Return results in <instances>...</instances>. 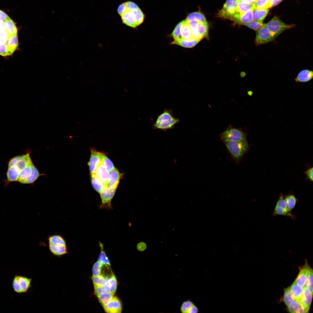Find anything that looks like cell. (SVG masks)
I'll return each mask as SVG.
<instances>
[{
  "instance_id": "6da1fadb",
  "label": "cell",
  "mask_w": 313,
  "mask_h": 313,
  "mask_svg": "<svg viewBox=\"0 0 313 313\" xmlns=\"http://www.w3.org/2000/svg\"><path fill=\"white\" fill-rule=\"evenodd\" d=\"M179 121V119L174 116L172 110L165 109L158 116L153 124V129L165 131L174 128Z\"/></svg>"
},
{
  "instance_id": "7a4b0ae2",
  "label": "cell",
  "mask_w": 313,
  "mask_h": 313,
  "mask_svg": "<svg viewBox=\"0 0 313 313\" xmlns=\"http://www.w3.org/2000/svg\"><path fill=\"white\" fill-rule=\"evenodd\" d=\"M49 250L54 255L60 256L68 253V248L65 239L59 234L49 235L48 238Z\"/></svg>"
},
{
  "instance_id": "3957f363",
  "label": "cell",
  "mask_w": 313,
  "mask_h": 313,
  "mask_svg": "<svg viewBox=\"0 0 313 313\" xmlns=\"http://www.w3.org/2000/svg\"><path fill=\"white\" fill-rule=\"evenodd\" d=\"M232 158L239 161L247 151L248 144L246 140L240 141H223Z\"/></svg>"
},
{
  "instance_id": "277c9868",
  "label": "cell",
  "mask_w": 313,
  "mask_h": 313,
  "mask_svg": "<svg viewBox=\"0 0 313 313\" xmlns=\"http://www.w3.org/2000/svg\"><path fill=\"white\" fill-rule=\"evenodd\" d=\"M265 25L274 39L285 30L293 28L295 26L294 24L290 25L284 23L277 17H274L265 23Z\"/></svg>"
},
{
  "instance_id": "5b68a950",
  "label": "cell",
  "mask_w": 313,
  "mask_h": 313,
  "mask_svg": "<svg viewBox=\"0 0 313 313\" xmlns=\"http://www.w3.org/2000/svg\"><path fill=\"white\" fill-rule=\"evenodd\" d=\"M221 139L224 141H240L246 140V135L239 129L229 127L220 134Z\"/></svg>"
},
{
  "instance_id": "8992f818",
  "label": "cell",
  "mask_w": 313,
  "mask_h": 313,
  "mask_svg": "<svg viewBox=\"0 0 313 313\" xmlns=\"http://www.w3.org/2000/svg\"><path fill=\"white\" fill-rule=\"evenodd\" d=\"M291 211L288 208L286 204L284 196L282 193H281L276 203L272 215L274 216H283L290 218L293 220H295L296 217L292 213Z\"/></svg>"
},
{
  "instance_id": "52a82bcc",
  "label": "cell",
  "mask_w": 313,
  "mask_h": 313,
  "mask_svg": "<svg viewBox=\"0 0 313 313\" xmlns=\"http://www.w3.org/2000/svg\"><path fill=\"white\" fill-rule=\"evenodd\" d=\"M238 0H227L222 8L218 13L220 18L231 20L236 13V7Z\"/></svg>"
},
{
  "instance_id": "ba28073f",
  "label": "cell",
  "mask_w": 313,
  "mask_h": 313,
  "mask_svg": "<svg viewBox=\"0 0 313 313\" xmlns=\"http://www.w3.org/2000/svg\"><path fill=\"white\" fill-rule=\"evenodd\" d=\"M256 32L254 42L256 46L266 44L274 40L266 27L265 24H264Z\"/></svg>"
},
{
  "instance_id": "9c48e42d",
  "label": "cell",
  "mask_w": 313,
  "mask_h": 313,
  "mask_svg": "<svg viewBox=\"0 0 313 313\" xmlns=\"http://www.w3.org/2000/svg\"><path fill=\"white\" fill-rule=\"evenodd\" d=\"M116 188L106 186L100 193L102 203L101 208L111 209L112 208L111 201L114 197Z\"/></svg>"
},
{
  "instance_id": "30bf717a",
  "label": "cell",
  "mask_w": 313,
  "mask_h": 313,
  "mask_svg": "<svg viewBox=\"0 0 313 313\" xmlns=\"http://www.w3.org/2000/svg\"><path fill=\"white\" fill-rule=\"evenodd\" d=\"M91 156L88 165L91 174H94L99 166L102 163L103 153L97 151L94 149L91 150Z\"/></svg>"
},
{
  "instance_id": "8fae6325",
  "label": "cell",
  "mask_w": 313,
  "mask_h": 313,
  "mask_svg": "<svg viewBox=\"0 0 313 313\" xmlns=\"http://www.w3.org/2000/svg\"><path fill=\"white\" fill-rule=\"evenodd\" d=\"M254 8H252L243 13L236 12L231 20L239 25H245L253 19Z\"/></svg>"
},
{
  "instance_id": "7c38bea8",
  "label": "cell",
  "mask_w": 313,
  "mask_h": 313,
  "mask_svg": "<svg viewBox=\"0 0 313 313\" xmlns=\"http://www.w3.org/2000/svg\"><path fill=\"white\" fill-rule=\"evenodd\" d=\"M125 7V11L120 15L122 22L128 26L132 28H136L137 26L135 22L134 12V10L128 9L127 8L126 5Z\"/></svg>"
},
{
  "instance_id": "4fadbf2b",
  "label": "cell",
  "mask_w": 313,
  "mask_h": 313,
  "mask_svg": "<svg viewBox=\"0 0 313 313\" xmlns=\"http://www.w3.org/2000/svg\"><path fill=\"white\" fill-rule=\"evenodd\" d=\"M103 307L107 313H120L122 310L121 303L119 299L116 296H113Z\"/></svg>"
},
{
  "instance_id": "5bb4252c",
  "label": "cell",
  "mask_w": 313,
  "mask_h": 313,
  "mask_svg": "<svg viewBox=\"0 0 313 313\" xmlns=\"http://www.w3.org/2000/svg\"><path fill=\"white\" fill-rule=\"evenodd\" d=\"M313 294L309 289L305 286L303 287L302 296L299 303L306 309L309 310L311 303Z\"/></svg>"
},
{
  "instance_id": "9a60e30c",
  "label": "cell",
  "mask_w": 313,
  "mask_h": 313,
  "mask_svg": "<svg viewBox=\"0 0 313 313\" xmlns=\"http://www.w3.org/2000/svg\"><path fill=\"white\" fill-rule=\"evenodd\" d=\"M310 267L307 262L305 265L300 269V271L295 281L299 286L303 288L305 286L307 276Z\"/></svg>"
},
{
  "instance_id": "2e32d148",
  "label": "cell",
  "mask_w": 313,
  "mask_h": 313,
  "mask_svg": "<svg viewBox=\"0 0 313 313\" xmlns=\"http://www.w3.org/2000/svg\"><path fill=\"white\" fill-rule=\"evenodd\" d=\"M20 171L19 168L16 165L8 167L6 173L7 179L5 181L6 185L11 182L17 181Z\"/></svg>"
},
{
  "instance_id": "e0dca14e",
  "label": "cell",
  "mask_w": 313,
  "mask_h": 313,
  "mask_svg": "<svg viewBox=\"0 0 313 313\" xmlns=\"http://www.w3.org/2000/svg\"><path fill=\"white\" fill-rule=\"evenodd\" d=\"M94 174L108 186L110 179V173L102 163L97 167Z\"/></svg>"
},
{
  "instance_id": "ac0fdd59",
  "label": "cell",
  "mask_w": 313,
  "mask_h": 313,
  "mask_svg": "<svg viewBox=\"0 0 313 313\" xmlns=\"http://www.w3.org/2000/svg\"><path fill=\"white\" fill-rule=\"evenodd\" d=\"M34 166L33 163L20 170L17 181L21 184H25L26 181L31 176Z\"/></svg>"
},
{
  "instance_id": "d6986e66",
  "label": "cell",
  "mask_w": 313,
  "mask_h": 313,
  "mask_svg": "<svg viewBox=\"0 0 313 313\" xmlns=\"http://www.w3.org/2000/svg\"><path fill=\"white\" fill-rule=\"evenodd\" d=\"M122 176L123 174L116 168L110 171V179L108 186L110 188H117L119 181Z\"/></svg>"
},
{
  "instance_id": "ffe728a7",
  "label": "cell",
  "mask_w": 313,
  "mask_h": 313,
  "mask_svg": "<svg viewBox=\"0 0 313 313\" xmlns=\"http://www.w3.org/2000/svg\"><path fill=\"white\" fill-rule=\"evenodd\" d=\"M200 39L186 40L181 38L174 40L171 43L176 44L186 48H192L195 46L201 40Z\"/></svg>"
},
{
  "instance_id": "44dd1931",
  "label": "cell",
  "mask_w": 313,
  "mask_h": 313,
  "mask_svg": "<svg viewBox=\"0 0 313 313\" xmlns=\"http://www.w3.org/2000/svg\"><path fill=\"white\" fill-rule=\"evenodd\" d=\"M313 77L312 70L304 69L300 72L295 80L297 82H306L310 81Z\"/></svg>"
},
{
  "instance_id": "7402d4cb",
  "label": "cell",
  "mask_w": 313,
  "mask_h": 313,
  "mask_svg": "<svg viewBox=\"0 0 313 313\" xmlns=\"http://www.w3.org/2000/svg\"><path fill=\"white\" fill-rule=\"evenodd\" d=\"M6 43L8 49V55H10L17 49L18 46L17 34L10 36Z\"/></svg>"
},
{
  "instance_id": "603a6c76",
  "label": "cell",
  "mask_w": 313,
  "mask_h": 313,
  "mask_svg": "<svg viewBox=\"0 0 313 313\" xmlns=\"http://www.w3.org/2000/svg\"><path fill=\"white\" fill-rule=\"evenodd\" d=\"M91 183L93 188L100 193L106 187L108 186L95 174H91Z\"/></svg>"
},
{
  "instance_id": "cb8c5ba5",
  "label": "cell",
  "mask_w": 313,
  "mask_h": 313,
  "mask_svg": "<svg viewBox=\"0 0 313 313\" xmlns=\"http://www.w3.org/2000/svg\"><path fill=\"white\" fill-rule=\"evenodd\" d=\"M287 310L290 313H308L309 310L305 309L299 302L295 300L287 306Z\"/></svg>"
},
{
  "instance_id": "d4e9b609",
  "label": "cell",
  "mask_w": 313,
  "mask_h": 313,
  "mask_svg": "<svg viewBox=\"0 0 313 313\" xmlns=\"http://www.w3.org/2000/svg\"><path fill=\"white\" fill-rule=\"evenodd\" d=\"M290 287L293 297L295 300L299 302L302 296L303 288L298 285L295 281Z\"/></svg>"
},
{
  "instance_id": "484cf974",
  "label": "cell",
  "mask_w": 313,
  "mask_h": 313,
  "mask_svg": "<svg viewBox=\"0 0 313 313\" xmlns=\"http://www.w3.org/2000/svg\"><path fill=\"white\" fill-rule=\"evenodd\" d=\"M269 11V8L254 9L253 19L254 21L262 23Z\"/></svg>"
},
{
  "instance_id": "4316f807",
  "label": "cell",
  "mask_w": 313,
  "mask_h": 313,
  "mask_svg": "<svg viewBox=\"0 0 313 313\" xmlns=\"http://www.w3.org/2000/svg\"><path fill=\"white\" fill-rule=\"evenodd\" d=\"M181 38L184 39H195L192 36L189 21L186 19L182 28L181 33Z\"/></svg>"
},
{
  "instance_id": "83f0119b",
  "label": "cell",
  "mask_w": 313,
  "mask_h": 313,
  "mask_svg": "<svg viewBox=\"0 0 313 313\" xmlns=\"http://www.w3.org/2000/svg\"><path fill=\"white\" fill-rule=\"evenodd\" d=\"M6 25V31L10 36L17 34V30L13 20L8 16L4 21Z\"/></svg>"
},
{
  "instance_id": "f1b7e54d",
  "label": "cell",
  "mask_w": 313,
  "mask_h": 313,
  "mask_svg": "<svg viewBox=\"0 0 313 313\" xmlns=\"http://www.w3.org/2000/svg\"><path fill=\"white\" fill-rule=\"evenodd\" d=\"M32 162L30 158V153L21 155L18 162L16 165L21 170L25 167L32 163Z\"/></svg>"
},
{
  "instance_id": "f546056e",
  "label": "cell",
  "mask_w": 313,
  "mask_h": 313,
  "mask_svg": "<svg viewBox=\"0 0 313 313\" xmlns=\"http://www.w3.org/2000/svg\"><path fill=\"white\" fill-rule=\"evenodd\" d=\"M17 276L23 292H27L31 287L32 279L21 276L17 275Z\"/></svg>"
},
{
  "instance_id": "4dcf8cb0",
  "label": "cell",
  "mask_w": 313,
  "mask_h": 313,
  "mask_svg": "<svg viewBox=\"0 0 313 313\" xmlns=\"http://www.w3.org/2000/svg\"><path fill=\"white\" fill-rule=\"evenodd\" d=\"M197 22V29L199 34L203 39L208 37V24L207 22Z\"/></svg>"
},
{
  "instance_id": "1f68e13d",
  "label": "cell",
  "mask_w": 313,
  "mask_h": 313,
  "mask_svg": "<svg viewBox=\"0 0 313 313\" xmlns=\"http://www.w3.org/2000/svg\"><path fill=\"white\" fill-rule=\"evenodd\" d=\"M186 19L188 21L207 22L205 16L200 11L196 12L190 14L187 16Z\"/></svg>"
},
{
  "instance_id": "d6a6232c",
  "label": "cell",
  "mask_w": 313,
  "mask_h": 313,
  "mask_svg": "<svg viewBox=\"0 0 313 313\" xmlns=\"http://www.w3.org/2000/svg\"><path fill=\"white\" fill-rule=\"evenodd\" d=\"M284 198L288 208L292 211L296 205L298 199L295 195L292 193L284 196Z\"/></svg>"
},
{
  "instance_id": "836d02e7",
  "label": "cell",
  "mask_w": 313,
  "mask_h": 313,
  "mask_svg": "<svg viewBox=\"0 0 313 313\" xmlns=\"http://www.w3.org/2000/svg\"><path fill=\"white\" fill-rule=\"evenodd\" d=\"M253 8V5L247 3L241 0H238L236 7L237 12L243 13Z\"/></svg>"
},
{
  "instance_id": "e575fe53",
  "label": "cell",
  "mask_w": 313,
  "mask_h": 313,
  "mask_svg": "<svg viewBox=\"0 0 313 313\" xmlns=\"http://www.w3.org/2000/svg\"><path fill=\"white\" fill-rule=\"evenodd\" d=\"M283 300L287 306L295 300L291 292L290 286L284 289Z\"/></svg>"
},
{
  "instance_id": "d590c367",
  "label": "cell",
  "mask_w": 313,
  "mask_h": 313,
  "mask_svg": "<svg viewBox=\"0 0 313 313\" xmlns=\"http://www.w3.org/2000/svg\"><path fill=\"white\" fill-rule=\"evenodd\" d=\"M254 9H263L271 8L269 0H256L253 4Z\"/></svg>"
},
{
  "instance_id": "8d00e7d4",
  "label": "cell",
  "mask_w": 313,
  "mask_h": 313,
  "mask_svg": "<svg viewBox=\"0 0 313 313\" xmlns=\"http://www.w3.org/2000/svg\"><path fill=\"white\" fill-rule=\"evenodd\" d=\"M185 21V19L182 21L178 23L170 34V35L174 40L181 38V30Z\"/></svg>"
},
{
  "instance_id": "74e56055",
  "label": "cell",
  "mask_w": 313,
  "mask_h": 313,
  "mask_svg": "<svg viewBox=\"0 0 313 313\" xmlns=\"http://www.w3.org/2000/svg\"><path fill=\"white\" fill-rule=\"evenodd\" d=\"M113 295L110 292L104 293L99 294L97 296L100 303L103 307L111 299Z\"/></svg>"
},
{
  "instance_id": "f35d334b",
  "label": "cell",
  "mask_w": 313,
  "mask_h": 313,
  "mask_svg": "<svg viewBox=\"0 0 313 313\" xmlns=\"http://www.w3.org/2000/svg\"><path fill=\"white\" fill-rule=\"evenodd\" d=\"M108 279L100 275L95 276H92V277L94 285L97 286H102L106 285Z\"/></svg>"
},
{
  "instance_id": "ab89813d",
  "label": "cell",
  "mask_w": 313,
  "mask_h": 313,
  "mask_svg": "<svg viewBox=\"0 0 313 313\" xmlns=\"http://www.w3.org/2000/svg\"><path fill=\"white\" fill-rule=\"evenodd\" d=\"M136 23L137 26L141 25L143 21L145 15L141 9H139L134 11Z\"/></svg>"
},
{
  "instance_id": "60d3db41",
  "label": "cell",
  "mask_w": 313,
  "mask_h": 313,
  "mask_svg": "<svg viewBox=\"0 0 313 313\" xmlns=\"http://www.w3.org/2000/svg\"><path fill=\"white\" fill-rule=\"evenodd\" d=\"M100 275L108 279L111 277L113 274L112 273L110 265L106 264H103L101 266Z\"/></svg>"
},
{
  "instance_id": "b9f144b4",
  "label": "cell",
  "mask_w": 313,
  "mask_h": 313,
  "mask_svg": "<svg viewBox=\"0 0 313 313\" xmlns=\"http://www.w3.org/2000/svg\"><path fill=\"white\" fill-rule=\"evenodd\" d=\"M192 34L194 38L196 39H202L197 29V22L195 21H189Z\"/></svg>"
},
{
  "instance_id": "7bdbcfd3",
  "label": "cell",
  "mask_w": 313,
  "mask_h": 313,
  "mask_svg": "<svg viewBox=\"0 0 313 313\" xmlns=\"http://www.w3.org/2000/svg\"><path fill=\"white\" fill-rule=\"evenodd\" d=\"M99 245L101 251L98 261L102 264H106L110 265V262L103 250L102 243L100 242Z\"/></svg>"
},
{
  "instance_id": "ee69618b",
  "label": "cell",
  "mask_w": 313,
  "mask_h": 313,
  "mask_svg": "<svg viewBox=\"0 0 313 313\" xmlns=\"http://www.w3.org/2000/svg\"><path fill=\"white\" fill-rule=\"evenodd\" d=\"M305 285L313 294V270L310 267L308 272Z\"/></svg>"
},
{
  "instance_id": "f6af8a7d",
  "label": "cell",
  "mask_w": 313,
  "mask_h": 313,
  "mask_svg": "<svg viewBox=\"0 0 313 313\" xmlns=\"http://www.w3.org/2000/svg\"><path fill=\"white\" fill-rule=\"evenodd\" d=\"M107 284L110 288V292L113 295L115 292L117 288V281L114 274L108 279Z\"/></svg>"
},
{
  "instance_id": "bcb514c9",
  "label": "cell",
  "mask_w": 313,
  "mask_h": 313,
  "mask_svg": "<svg viewBox=\"0 0 313 313\" xmlns=\"http://www.w3.org/2000/svg\"><path fill=\"white\" fill-rule=\"evenodd\" d=\"M102 161L109 172H110L115 168L111 161L103 153L102 156Z\"/></svg>"
},
{
  "instance_id": "7dc6e473",
  "label": "cell",
  "mask_w": 313,
  "mask_h": 313,
  "mask_svg": "<svg viewBox=\"0 0 313 313\" xmlns=\"http://www.w3.org/2000/svg\"><path fill=\"white\" fill-rule=\"evenodd\" d=\"M42 175L40 174L38 170L34 165L32 175L26 181L25 184H31L33 183L40 176Z\"/></svg>"
},
{
  "instance_id": "c3c4849f",
  "label": "cell",
  "mask_w": 313,
  "mask_h": 313,
  "mask_svg": "<svg viewBox=\"0 0 313 313\" xmlns=\"http://www.w3.org/2000/svg\"><path fill=\"white\" fill-rule=\"evenodd\" d=\"M94 287L95 293L97 296L103 293L110 292V288L107 284L102 286L94 285Z\"/></svg>"
},
{
  "instance_id": "681fc988",
  "label": "cell",
  "mask_w": 313,
  "mask_h": 313,
  "mask_svg": "<svg viewBox=\"0 0 313 313\" xmlns=\"http://www.w3.org/2000/svg\"><path fill=\"white\" fill-rule=\"evenodd\" d=\"M194 304L193 302L189 300L183 301L180 307L181 312L183 313H188L190 308Z\"/></svg>"
},
{
  "instance_id": "f907efd6",
  "label": "cell",
  "mask_w": 313,
  "mask_h": 313,
  "mask_svg": "<svg viewBox=\"0 0 313 313\" xmlns=\"http://www.w3.org/2000/svg\"><path fill=\"white\" fill-rule=\"evenodd\" d=\"M262 23L255 21H252L244 25L247 27L256 31H257L263 25Z\"/></svg>"
},
{
  "instance_id": "816d5d0a",
  "label": "cell",
  "mask_w": 313,
  "mask_h": 313,
  "mask_svg": "<svg viewBox=\"0 0 313 313\" xmlns=\"http://www.w3.org/2000/svg\"><path fill=\"white\" fill-rule=\"evenodd\" d=\"M12 285L14 291L18 293H24L18 280L17 275L15 276L13 279Z\"/></svg>"
},
{
  "instance_id": "f5cc1de1",
  "label": "cell",
  "mask_w": 313,
  "mask_h": 313,
  "mask_svg": "<svg viewBox=\"0 0 313 313\" xmlns=\"http://www.w3.org/2000/svg\"><path fill=\"white\" fill-rule=\"evenodd\" d=\"M102 264L98 261L94 263L92 268V276H97L100 274Z\"/></svg>"
},
{
  "instance_id": "db71d44e",
  "label": "cell",
  "mask_w": 313,
  "mask_h": 313,
  "mask_svg": "<svg viewBox=\"0 0 313 313\" xmlns=\"http://www.w3.org/2000/svg\"><path fill=\"white\" fill-rule=\"evenodd\" d=\"M10 36L6 30L0 31V43H6Z\"/></svg>"
},
{
  "instance_id": "11a10c76",
  "label": "cell",
  "mask_w": 313,
  "mask_h": 313,
  "mask_svg": "<svg viewBox=\"0 0 313 313\" xmlns=\"http://www.w3.org/2000/svg\"><path fill=\"white\" fill-rule=\"evenodd\" d=\"M0 55L3 56L8 55V49L6 43H0Z\"/></svg>"
},
{
  "instance_id": "9f6ffc18",
  "label": "cell",
  "mask_w": 313,
  "mask_h": 313,
  "mask_svg": "<svg viewBox=\"0 0 313 313\" xmlns=\"http://www.w3.org/2000/svg\"><path fill=\"white\" fill-rule=\"evenodd\" d=\"M20 156L21 155L17 156L10 159L8 163V167L16 165L19 160Z\"/></svg>"
},
{
  "instance_id": "6f0895ef",
  "label": "cell",
  "mask_w": 313,
  "mask_h": 313,
  "mask_svg": "<svg viewBox=\"0 0 313 313\" xmlns=\"http://www.w3.org/2000/svg\"><path fill=\"white\" fill-rule=\"evenodd\" d=\"M313 167L310 168L304 172V174L307 177V178L310 181H313Z\"/></svg>"
},
{
  "instance_id": "680465c9",
  "label": "cell",
  "mask_w": 313,
  "mask_h": 313,
  "mask_svg": "<svg viewBox=\"0 0 313 313\" xmlns=\"http://www.w3.org/2000/svg\"><path fill=\"white\" fill-rule=\"evenodd\" d=\"M146 248V245L145 243L141 242L139 243L137 246V249L139 251H142L145 250Z\"/></svg>"
},
{
  "instance_id": "91938a15",
  "label": "cell",
  "mask_w": 313,
  "mask_h": 313,
  "mask_svg": "<svg viewBox=\"0 0 313 313\" xmlns=\"http://www.w3.org/2000/svg\"><path fill=\"white\" fill-rule=\"evenodd\" d=\"M199 311L197 307L194 304L190 308L188 313H197Z\"/></svg>"
},
{
  "instance_id": "94428289",
  "label": "cell",
  "mask_w": 313,
  "mask_h": 313,
  "mask_svg": "<svg viewBox=\"0 0 313 313\" xmlns=\"http://www.w3.org/2000/svg\"><path fill=\"white\" fill-rule=\"evenodd\" d=\"M8 16L5 12L0 10V21H4Z\"/></svg>"
},
{
  "instance_id": "6125c7cd",
  "label": "cell",
  "mask_w": 313,
  "mask_h": 313,
  "mask_svg": "<svg viewBox=\"0 0 313 313\" xmlns=\"http://www.w3.org/2000/svg\"><path fill=\"white\" fill-rule=\"evenodd\" d=\"M282 0H269V1L271 7H273L275 6L280 3Z\"/></svg>"
},
{
  "instance_id": "be15d7a7",
  "label": "cell",
  "mask_w": 313,
  "mask_h": 313,
  "mask_svg": "<svg viewBox=\"0 0 313 313\" xmlns=\"http://www.w3.org/2000/svg\"><path fill=\"white\" fill-rule=\"evenodd\" d=\"M6 30V25L5 21H0V31Z\"/></svg>"
},
{
  "instance_id": "e7e4bbea",
  "label": "cell",
  "mask_w": 313,
  "mask_h": 313,
  "mask_svg": "<svg viewBox=\"0 0 313 313\" xmlns=\"http://www.w3.org/2000/svg\"><path fill=\"white\" fill-rule=\"evenodd\" d=\"M242 1L248 4L253 5L256 0H241Z\"/></svg>"
}]
</instances>
